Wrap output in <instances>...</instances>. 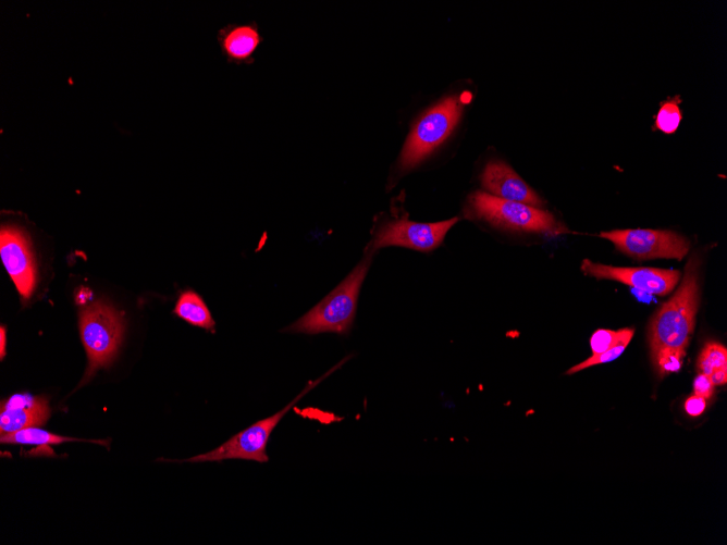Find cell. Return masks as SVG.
<instances>
[{
    "instance_id": "obj_1",
    "label": "cell",
    "mask_w": 727,
    "mask_h": 545,
    "mask_svg": "<svg viewBox=\"0 0 727 545\" xmlns=\"http://www.w3.org/2000/svg\"><path fill=\"white\" fill-rule=\"evenodd\" d=\"M700 299L699 261L692 257L674 296L655 313L650 325V347L662 374L678 371L692 335Z\"/></svg>"
},
{
    "instance_id": "obj_2",
    "label": "cell",
    "mask_w": 727,
    "mask_h": 545,
    "mask_svg": "<svg viewBox=\"0 0 727 545\" xmlns=\"http://www.w3.org/2000/svg\"><path fill=\"white\" fill-rule=\"evenodd\" d=\"M372 253L367 252L338 286L283 331L309 335L325 332L347 334L354 323L359 290L368 273Z\"/></svg>"
},
{
    "instance_id": "obj_3",
    "label": "cell",
    "mask_w": 727,
    "mask_h": 545,
    "mask_svg": "<svg viewBox=\"0 0 727 545\" xmlns=\"http://www.w3.org/2000/svg\"><path fill=\"white\" fill-rule=\"evenodd\" d=\"M79 332L88 357L82 384L100 368L108 367L121 345L124 322L120 312L102 300L84 307L79 312Z\"/></svg>"
},
{
    "instance_id": "obj_4",
    "label": "cell",
    "mask_w": 727,
    "mask_h": 545,
    "mask_svg": "<svg viewBox=\"0 0 727 545\" xmlns=\"http://www.w3.org/2000/svg\"><path fill=\"white\" fill-rule=\"evenodd\" d=\"M469 211L493 225L515 231L547 235L567 232V228L547 211L483 191H476L469 197Z\"/></svg>"
},
{
    "instance_id": "obj_5",
    "label": "cell",
    "mask_w": 727,
    "mask_h": 545,
    "mask_svg": "<svg viewBox=\"0 0 727 545\" xmlns=\"http://www.w3.org/2000/svg\"><path fill=\"white\" fill-rule=\"evenodd\" d=\"M461 106L456 96L433 106L414 125L398 158V170L408 172L441 145L458 122Z\"/></svg>"
},
{
    "instance_id": "obj_6",
    "label": "cell",
    "mask_w": 727,
    "mask_h": 545,
    "mask_svg": "<svg viewBox=\"0 0 727 545\" xmlns=\"http://www.w3.org/2000/svg\"><path fill=\"white\" fill-rule=\"evenodd\" d=\"M315 385L316 383L308 385V387L294 400L273 416L257 421L249 428L232 436L215 449L194 456L183 460V462L222 461L226 459L252 460L261 463L268 462L269 457L267 454V446L271 433L288 410Z\"/></svg>"
},
{
    "instance_id": "obj_7",
    "label": "cell",
    "mask_w": 727,
    "mask_h": 545,
    "mask_svg": "<svg viewBox=\"0 0 727 545\" xmlns=\"http://www.w3.org/2000/svg\"><path fill=\"white\" fill-rule=\"evenodd\" d=\"M621 252L637 259L667 258L681 260L689 251V240L673 231L628 228L600 233Z\"/></svg>"
},
{
    "instance_id": "obj_8",
    "label": "cell",
    "mask_w": 727,
    "mask_h": 545,
    "mask_svg": "<svg viewBox=\"0 0 727 545\" xmlns=\"http://www.w3.org/2000/svg\"><path fill=\"white\" fill-rule=\"evenodd\" d=\"M457 221V218L436 223H419L407 219L385 221L374 232L367 252L373 255L377 249L389 246L420 251L433 250L443 241L447 231Z\"/></svg>"
},
{
    "instance_id": "obj_9",
    "label": "cell",
    "mask_w": 727,
    "mask_h": 545,
    "mask_svg": "<svg viewBox=\"0 0 727 545\" xmlns=\"http://www.w3.org/2000/svg\"><path fill=\"white\" fill-rule=\"evenodd\" d=\"M0 255L3 265L24 300L34 293L37 280L36 262L27 232L13 224L0 230Z\"/></svg>"
},
{
    "instance_id": "obj_10",
    "label": "cell",
    "mask_w": 727,
    "mask_h": 545,
    "mask_svg": "<svg viewBox=\"0 0 727 545\" xmlns=\"http://www.w3.org/2000/svg\"><path fill=\"white\" fill-rule=\"evenodd\" d=\"M586 275L613 280L636 289L664 296L670 293L680 280V272L656 268H624L595 263L589 259L581 262Z\"/></svg>"
},
{
    "instance_id": "obj_11",
    "label": "cell",
    "mask_w": 727,
    "mask_h": 545,
    "mask_svg": "<svg viewBox=\"0 0 727 545\" xmlns=\"http://www.w3.org/2000/svg\"><path fill=\"white\" fill-rule=\"evenodd\" d=\"M481 184L495 197L537 208L543 205L538 194L503 161L494 160L485 165L481 174Z\"/></svg>"
},
{
    "instance_id": "obj_12",
    "label": "cell",
    "mask_w": 727,
    "mask_h": 545,
    "mask_svg": "<svg viewBox=\"0 0 727 545\" xmlns=\"http://www.w3.org/2000/svg\"><path fill=\"white\" fill-rule=\"evenodd\" d=\"M50 417L47 398L14 394L1 402L0 433L8 434L26 428L40 426Z\"/></svg>"
},
{
    "instance_id": "obj_13",
    "label": "cell",
    "mask_w": 727,
    "mask_h": 545,
    "mask_svg": "<svg viewBox=\"0 0 727 545\" xmlns=\"http://www.w3.org/2000/svg\"><path fill=\"white\" fill-rule=\"evenodd\" d=\"M255 22L229 24L218 33V41L223 55L235 64H250L254 54L262 41Z\"/></svg>"
},
{
    "instance_id": "obj_14",
    "label": "cell",
    "mask_w": 727,
    "mask_h": 545,
    "mask_svg": "<svg viewBox=\"0 0 727 545\" xmlns=\"http://www.w3.org/2000/svg\"><path fill=\"white\" fill-rule=\"evenodd\" d=\"M173 312L190 325L208 331L214 330L215 322L209 308L202 298L192 289L181 293Z\"/></svg>"
},
{
    "instance_id": "obj_15",
    "label": "cell",
    "mask_w": 727,
    "mask_h": 545,
    "mask_svg": "<svg viewBox=\"0 0 727 545\" xmlns=\"http://www.w3.org/2000/svg\"><path fill=\"white\" fill-rule=\"evenodd\" d=\"M698 368L707 375L714 385H724L727 382V349L715 342L707 343L699 358Z\"/></svg>"
},
{
    "instance_id": "obj_16",
    "label": "cell",
    "mask_w": 727,
    "mask_h": 545,
    "mask_svg": "<svg viewBox=\"0 0 727 545\" xmlns=\"http://www.w3.org/2000/svg\"><path fill=\"white\" fill-rule=\"evenodd\" d=\"M79 441L78 438L65 437L56 435L38 429L37 426L26 428L16 432L1 434L0 442L2 444H17V445H36L42 449H48L49 446L61 444L63 442Z\"/></svg>"
},
{
    "instance_id": "obj_17",
    "label": "cell",
    "mask_w": 727,
    "mask_h": 545,
    "mask_svg": "<svg viewBox=\"0 0 727 545\" xmlns=\"http://www.w3.org/2000/svg\"><path fill=\"white\" fill-rule=\"evenodd\" d=\"M680 98L676 96L661 103L655 116V127L665 134H673L677 131L681 121V111L679 108Z\"/></svg>"
},
{
    "instance_id": "obj_18",
    "label": "cell",
    "mask_w": 727,
    "mask_h": 545,
    "mask_svg": "<svg viewBox=\"0 0 727 545\" xmlns=\"http://www.w3.org/2000/svg\"><path fill=\"white\" fill-rule=\"evenodd\" d=\"M634 330L632 327H625L618 331L597 330L593 333L590 339V345L593 355L609 350L617 344L625 339H631Z\"/></svg>"
},
{
    "instance_id": "obj_19",
    "label": "cell",
    "mask_w": 727,
    "mask_h": 545,
    "mask_svg": "<svg viewBox=\"0 0 727 545\" xmlns=\"http://www.w3.org/2000/svg\"><path fill=\"white\" fill-rule=\"evenodd\" d=\"M631 339H625L617 344L615 347L611 348L609 350L603 351L601 354L592 355L588 359L583 360L582 362L578 363L577 366L570 368L566 373L567 374H572L578 371H581L583 369H587L592 366L601 364L604 362L612 361L616 359L627 347Z\"/></svg>"
},
{
    "instance_id": "obj_20",
    "label": "cell",
    "mask_w": 727,
    "mask_h": 545,
    "mask_svg": "<svg viewBox=\"0 0 727 545\" xmlns=\"http://www.w3.org/2000/svg\"><path fill=\"white\" fill-rule=\"evenodd\" d=\"M714 392V384L711 379L700 373L693 382V393L694 395L701 396L705 399L712 397Z\"/></svg>"
},
{
    "instance_id": "obj_21",
    "label": "cell",
    "mask_w": 727,
    "mask_h": 545,
    "mask_svg": "<svg viewBox=\"0 0 727 545\" xmlns=\"http://www.w3.org/2000/svg\"><path fill=\"white\" fill-rule=\"evenodd\" d=\"M705 407L706 399L694 394L685 401V409L692 417L700 416Z\"/></svg>"
},
{
    "instance_id": "obj_22",
    "label": "cell",
    "mask_w": 727,
    "mask_h": 545,
    "mask_svg": "<svg viewBox=\"0 0 727 545\" xmlns=\"http://www.w3.org/2000/svg\"><path fill=\"white\" fill-rule=\"evenodd\" d=\"M5 336H7V334H5V327H4L3 325H1V329H0V339H1V348H0V352H1V359H3V358H4V355H5V344H7V342H5Z\"/></svg>"
}]
</instances>
